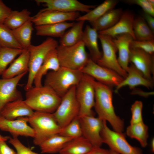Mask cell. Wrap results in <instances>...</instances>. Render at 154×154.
<instances>
[{
  "label": "cell",
  "instance_id": "cell-1",
  "mask_svg": "<svg viewBox=\"0 0 154 154\" xmlns=\"http://www.w3.org/2000/svg\"><path fill=\"white\" fill-rule=\"evenodd\" d=\"M94 108L98 117L108 121L116 131L123 133L124 130L123 120L116 114L113 104V91L111 87L95 80Z\"/></svg>",
  "mask_w": 154,
  "mask_h": 154
},
{
  "label": "cell",
  "instance_id": "cell-2",
  "mask_svg": "<svg viewBox=\"0 0 154 154\" xmlns=\"http://www.w3.org/2000/svg\"><path fill=\"white\" fill-rule=\"evenodd\" d=\"M61 98L50 87L45 85L32 87L26 91V103L35 111L53 114L56 110Z\"/></svg>",
  "mask_w": 154,
  "mask_h": 154
},
{
  "label": "cell",
  "instance_id": "cell-3",
  "mask_svg": "<svg viewBox=\"0 0 154 154\" xmlns=\"http://www.w3.org/2000/svg\"><path fill=\"white\" fill-rule=\"evenodd\" d=\"M25 118L34 132V144L39 146L46 139L56 134H59L62 128L53 114L34 112Z\"/></svg>",
  "mask_w": 154,
  "mask_h": 154
},
{
  "label": "cell",
  "instance_id": "cell-4",
  "mask_svg": "<svg viewBox=\"0 0 154 154\" xmlns=\"http://www.w3.org/2000/svg\"><path fill=\"white\" fill-rule=\"evenodd\" d=\"M83 75L81 71L60 67L46 74L44 85L50 87L62 98L72 87L78 84Z\"/></svg>",
  "mask_w": 154,
  "mask_h": 154
},
{
  "label": "cell",
  "instance_id": "cell-5",
  "mask_svg": "<svg viewBox=\"0 0 154 154\" xmlns=\"http://www.w3.org/2000/svg\"><path fill=\"white\" fill-rule=\"evenodd\" d=\"M56 49L60 67L81 71L90 58L82 41L70 46L58 45Z\"/></svg>",
  "mask_w": 154,
  "mask_h": 154
},
{
  "label": "cell",
  "instance_id": "cell-6",
  "mask_svg": "<svg viewBox=\"0 0 154 154\" xmlns=\"http://www.w3.org/2000/svg\"><path fill=\"white\" fill-rule=\"evenodd\" d=\"M58 45L56 40L48 38L40 44L37 46L32 45L29 48V74L25 87L26 91L32 87L35 77L48 53L51 50L56 48Z\"/></svg>",
  "mask_w": 154,
  "mask_h": 154
},
{
  "label": "cell",
  "instance_id": "cell-7",
  "mask_svg": "<svg viewBox=\"0 0 154 154\" xmlns=\"http://www.w3.org/2000/svg\"><path fill=\"white\" fill-rule=\"evenodd\" d=\"M92 77L83 74L78 84L76 86V95L80 106L78 116H94L92 110L95 104V90Z\"/></svg>",
  "mask_w": 154,
  "mask_h": 154
},
{
  "label": "cell",
  "instance_id": "cell-8",
  "mask_svg": "<svg viewBox=\"0 0 154 154\" xmlns=\"http://www.w3.org/2000/svg\"><path fill=\"white\" fill-rule=\"evenodd\" d=\"M76 88L75 86L72 87L61 98L60 104L53 113L62 128L79 116L80 108L76 97Z\"/></svg>",
  "mask_w": 154,
  "mask_h": 154
},
{
  "label": "cell",
  "instance_id": "cell-9",
  "mask_svg": "<svg viewBox=\"0 0 154 154\" xmlns=\"http://www.w3.org/2000/svg\"><path fill=\"white\" fill-rule=\"evenodd\" d=\"M100 135L103 143L106 144L110 149L119 154H143L141 149L129 144L123 133L110 129L106 121H104Z\"/></svg>",
  "mask_w": 154,
  "mask_h": 154
},
{
  "label": "cell",
  "instance_id": "cell-10",
  "mask_svg": "<svg viewBox=\"0 0 154 154\" xmlns=\"http://www.w3.org/2000/svg\"><path fill=\"white\" fill-rule=\"evenodd\" d=\"M98 38L101 44L103 54L96 63L101 66L114 71L124 78H125L127 74L118 62L116 55L117 50L113 38L110 36L98 33Z\"/></svg>",
  "mask_w": 154,
  "mask_h": 154
},
{
  "label": "cell",
  "instance_id": "cell-11",
  "mask_svg": "<svg viewBox=\"0 0 154 154\" xmlns=\"http://www.w3.org/2000/svg\"><path fill=\"white\" fill-rule=\"evenodd\" d=\"M81 71L83 74L88 75L97 81L111 88L117 86L124 79L114 71L99 65L91 58Z\"/></svg>",
  "mask_w": 154,
  "mask_h": 154
},
{
  "label": "cell",
  "instance_id": "cell-12",
  "mask_svg": "<svg viewBox=\"0 0 154 154\" xmlns=\"http://www.w3.org/2000/svg\"><path fill=\"white\" fill-rule=\"evenodd\" d=\"M79 117L82 136L93 147H101L103 143L100 133L103 126L104 121L94 116Z\"/></svg>",
  "mask_w": 154,
  "mask_h": 154
},
{
  "label": "cell",
  "instance_id": "cell-13",
  "mask_svg": "<svg viewBox=\"0 0 154 154\" xmlns=\"http://www.w3.org/2000/svg\"><path fill=\"white\" fill-rule=\"evenodd\" d=\"M80 16L79 12H64L44 8L33 17L32 21L37 26L76 20Z\"/></svg>",
  "mask_w": 154,
  "mask_h": 154
},
{
  "label": "cell",
  "instance_id": "cell-14",
  "mask_svg": "<svg viewBox=\"0 0 154 154\" xmlns=\"http://www.w3.org/2000/svg\"><path fill=\"white\" fill-rule=\"evenodd\" d=\"M129 62L132 64L146 79L153 81L154 57L139 49L130 48Z\"/></svg>",
  "mask_w": 154,
  "mask_h": 154
},
{
  "label": "cell",
  "instance_id": "cell-15",
  "mask_svg": "<svg viewBox=\"0 0 154 154\" xmlns=\"http://www.w3.org/2000/svg\"><path fill=\"white\" fill-rule=\"evenodd\" d=\"M38 4H42L46 9L55 10L64 12H82L86 13L95 5H88L77 0H36Z\"/></svg>",
  "mask_w": 154,
  "mask_h": 154
},
{
  "label": "cell",
  "instance_id": "cell-16",
  "mask_svg": "<svg viewBox=\"0 0 154 154\" xmlns=\"http://www.w3.org/2000/svg\"><path fill=\"white\" fill-rule=\"evenodd\" d=\"M27 73L11 78L0 79V113L8 103L23 99L22 94L17 87L21 79Z\"/></svg>",
  "mask_w": 154,
  "mask_h": 154
},
{
  "label": "cell",
  "instance_id": "cell-17",
  "mask_svg": "<svg viewBox=\"0 0 154 154\" xmlns=\"http://www.w3.org/2000/svg\"><path fill=\"white\" fill-rule=\"evenodd\" d=\"M27 123L25 117L9 120L0 116V129L9 133L13 137L22 136L33 138L34 130Z\"/></svg>",
  "mask_w": 154,
  "mask_h": 154
},
{
  "label": "cell",
  "instance_id": "cell-18",
  "mask_svg": "<svg viewBox=\"0 0 154 154\" xmlns=\"http://www.w3.org/2000/svg\"><path fill=\"white\" fill-rule=\"evenodd\" d=\"M127 77L116 87L114 92L117 93L123 87L128 86L133 89L139 85L145 86L148 89H152L154 86L153 81L150 80L145 77L142 73L131 63L127 70Z\"/></svg>",
  "mask_w": 154,
  "mask_h": 154
},
{
  "label": "cell",
  "instance_id": "cell-19",
  "mask_svg": "<svg viewBox=\"0 0 154 154\" xmlns=\"http://www.w3.org/2000/svg\"><path fill=\"white\" fill-rule=\"evenodd\" d=\"M135 17L133 14L129 11L123 12L119 21L113 27L107 30L98 32L114 38L121 34L128 33L135 40L133 28Z\"/></svg>",
  "mask_w": 154,
  "mask_h": 154
},
{
  "label": "cell",
  "instance_id": "cell-20",
  "mask_svg": "<svg viewBox=\"0 0 154 154\" xmlns=\"http://www.w3.org/2000/svg\"><path fill=\"white\" fill-rule=\"evenodd\" d=\"M23 99L18 100L8 103L3 108L0 116L9 120L20 117H29L34 112Z\"/></svg>",
  "mask_w": 154,
  "mask_h": 154
},
{
  "label": "cell",
  "instance_id": "cell-21",
  "mask_svg": "<svg viewBox=\"0 0 154 154\" xmlns=\"http://www.w3.org/2000/svg\"><path fill=\"white\" fill-rule=\"evenodd\" d=\"M133 40L132 37L128 33L118 35L113 38L118 52V57L117 58L118 62L121 67L126 72L129 63L130 45Z\"/></svg>",
  "mask_w": 154,
  "mask_h": 154
},
{
  "label": "cell",
  "instance_id": "cell-22",
  "mask_svg": "<svg viewBox=\"0 0 154 154\" xmlns=\"http://www.w3.org/2000/svg\"><path fill=\"white\" fill-rule=\"evenodd\" d=\"M29 49H23L22 52L11 63L2 75L3 79L13 78L29 71Z\"/></svg>",
  "mask_w": 154,
  "mask_h": 154
},
{
  "label": "cell",
  "instance_id": "cell-23",
  "mask_svg": "<svg viewBox=\"0 0 154 154\" xmlns=\"http://www.w3.org/2000/svg\"><path fill=\"white\" fill-rule=\"evenodd\" d=\"M98 38V31L90 26L87 25L83 31L81 41L89 50L91 58L96 63L102 55L99 48Z\"/></svg>",
  "mask_w": 154,
  "mask_h": 154
},
{
  "label": "cell",
  "instance_id": "cell-24",
  "mask_svg": "<svg viewBox=\"0 0 154 154\" xmlns=\"http://www.w3.org/2000/svg\"><path fill=\"white\" fill-rule=\"evenodd\" d=\"M56 48L50 51L46 56L35 77L33 83L35 86L38 87L42 86V77L46 74L48 71L51 70L56 71L60 67Z\"/></svg>",
  "mask_w": 154,
  "mask_h": 154
},
{
  "label": "cell",
  "instance_id": "cell-25",
  "mask_svg": "<svg viewBox=\"0 0 154 154\" xmlns=\"http://www.w3.org/2000/svg\"><path fill=\"white\" fill-rule=\"evenodd\" d=\"M123 12L121 8L113 9L95 21L90 23L92 27L98 32L104 31L114 26L119 20Z\"/></svg>",
  "mask_w": 154,
  "mask_h": 154
},
{
  "label": "cell",
  "instance_id": "cell-26",
  "mask_svg": "<svg viewBox=\"0 0 154 154\" xmlns=\"http://www.w3.org/2000/svg\"><path fill=\"white\" fill-rule=\"evenodd\" d=\"M73 139L57 134L45 140L39 146L43 153H59L66 144Z\"/></svg>",
  "mask_w": 154,
  "mask_h": 154
},
{
  "label": "cell",
  "instance_id": "cell-27",
  "mask_svg": "<svg viewBox=\"0 0 154 154\" xmlns=\"http://www.w3.org/2000/svg\"><path fill=\"white\" fill-rule=\"evenodd\" d=\"M74 22H65L49 25L35 26L36 34L38 36L61 37Z\"/></svg>",
  "mask_w": 154,
  "mask_h": 154
},
{
  "label": "cell",
  "instance_id": "cell-28",
  "mask_svg": "<svg viewBox=\"0 0 154 154\" xmlns=\"http://www.w3.org/2000/svg\"><path fill=\"white\" fill-rule=\"evenodd\" d=\"M93 146L82 136L74 138L69 141L59 152V154H85Z\"/></svg>",
  "mask_w": 154,
  "mask_h": 154
},
{
  "label": "cell",
  "instance_id": "cell-29",
  "mask_svg": "<svg viewBox=\"0 0 154 154\" xmlns=\"http://www.w3.org/2000/svg\"><path fill=\"white\" fill-rule=\"evenodd\" d=\"M85 21H77L60 38V45L66 46L74 45L81 41Z\"/></svg>",
  "mask_w": 154,
  "mask_h": 154
},
{
  "label": "cell",
  "instance_id": "cell-30",
  "mask_svg": "<svg viewBox=\"0 0 154 154\" xmlns=\"http://www.w3.org/2000/svg\"><path fill=\"white\" fill-rule=\"evenodd\" d=\"M118 2L117 0H106L86 14L80 16L76 21L93 22L109 11L114 9Z\"/></svg>",
  "mask_w": 154,
  "mask_h": 154
},
{
  "label": "cell",
  "instance_id": "cell-31",
  "mask_svg": "<svg viewBox=\"0 0 154 154\" xmlns=\"http://www.w3.org/2000/svg\"><path fill=\"white\" fill-rule=\"evenodd\" d=\"M33 23L29 21L19 27L12 30L17 42L23 49H28L32 46L31 39L33 30Z\"/></svg>",
  "mask_w": 154,
  "mask_h": 154
},
{
  "label": "cell",
  "instance_id": "cell-32",
  "mask_svg": "<svg viewBox=\"0 0 154 154\" xmlns=\"http://www.w3.org/2000/svg\"><path fill=\"white\" fill-rule=\"evenodd\" d=\"M126 134L129 137L137 140L142 147L147 145L148 127L143 121L130 124L126 128Z\"/></svg>",
  "mask_w": 154,
  "mask_h": 154
},
{
  "label": "cell",
  "instance_id": "cell-33",
  "mask_svg": "<svg viewBox=\"0 0 154 154\" xmlns=\"http://www.w3.org/2000/svg\"><path fill=\"white\" fill-rule=\"evenodd\" d=\"M133 28L135 40H154V33L150 29L143 17L139 16L134 18Z\"/></svg>",
  "mask_w": 154,
  "mask_h": 154
},
{
  "label": "cell",
  "instance_id": "cell-34",
  "mask_svg": "<svg viewBox=\"0 0 154 154\" xmlns=\"http://www.w3.org/2000/svg\"><path fill=\"white\" fill-rule=\"evenodd\" d=\"M31 14V12L27 9L20 11L12 10L3 24L11 30H14L31 20L33 17Z\"/></svg>",
  "mask_w": 154,
  "mask_h": 154
},
{
  "label": "cell",
  "instance_id": "cell-35",
  "mask_svg": "<svg viewBox=\"0 0 154 154\" xmlns=\"http://www.w3.org/2000/svg\"><path fill=\"white\" fill-rule=\"evenodd\" d=\"M0 47L23 49L15 39L11 30L0 23Z\"/></svg>",
  "mask_w": 154,
  "mask_h": 154
},
{
  "label": "cell",
  "instance_id": "cell-36",
  "mask_svg": "<svg viewBox=\"0 0 154 154\" xmlns=\"http://www.w3.org/2000/svg\"><path fill=\"white\" fill-rule=\"evenodd\" d=\"M23 49L0 47V76L16 57L20 54Z\"/></svg>",
  "mask_w": 154,
  "mask_h": 154
},
{
  "label": "cell",
  "instance_id": "cell-37",
  "mask_svg": "<svg viewBox=\"0 0 154 154\" xmlns=\"http://www.w3.org/2000/svg\"><path fill=\"white\" fill-rule=\"evenodd\" d=\"M59 134L73 138L82 136L79 117H76L67 125L62 128Z\"/></svg>",
  "mask_w": 154,
  "mask_h": 154
},
{
  "label": "cell",
  "instance_id": "cell-38",
  "mask_svg": "<svg viewBox=\"0 0 154 154\" xmlns=\"http://www.w3.org/2000/svg\"><path fill=\"white\" fill-rule=\"evenodd\" d=\"M130 48L141 49L151 54L154 55V40H133L130 43Z\"/></svg>",
  "mask_w": 154,
  "mask_h": 154
},
{
  "label": "cell",
  "instance_id": "cell-39",
  "mask_svg": "<svg viewBox=\"0 0 154 154\" xmlns=\"http://www.w3.org/2000/svg\"><path fill=\"white\" fill-rule=\"evenodd\" d=\"M142 102L140 101H135L132 105L131 108V117L130 124H132L143 121L142 110Z\"/></svg>",
  "mask_w": 154,
  "mask_h": 154
},
{
  "label": "cell",
  "instance_id": "cell-40",
  "mask_svg": "<svg viewBox=\"0 0 154 154\" xmlns=\"http://www.w3.org/2000/svg\"><path fill=\"white\" fill-rule=\"evenodd\" d=\"M8 141L16 150L17 154H40L33 151L24 145L18 137H10Z\"/></svg>",
  "mask_w": 154,
  "mask_h": 154
},
{
  "label": "cell",
  "instance_id": "cell-41",
  "mask_svg": "<svg viewBox=\"0 0 154 154\" xmlns=\"http://www.w3.org/2000/svg\"><path fill=\"white\" fill-rule=\"evenodd\" d=\"M124 1L128 4L138 5L142 9L144 12L154 17V7L148 0H127Z\"/></svg>",
  "mask_w": 154,
  "mask_h": 154
},
{
  "label": "cell",
  "instance_id": "cell-42",
  "mask_svg": "<svg viewBox=\"0 0 154 154\" xmlns=\"http://www.w3.org/2000/svg\"><path fill=\"white\" fill-rule=\"evenodd\" d=\"M12 10L0 0V23H4Z\"/></svg>",
  "mask_w": 154,
  "mask_h": 154
},
{
  "label": "cell",
  "instance_id": "cell-43",
  "mask_svg": "<svg viewBox=\"0 0 154 154\" xmlns=\"http://www.w3.org/2000/svg\"><path fill=\"white\" fill-rule=\"evenodd\" d=\"M6 141H0V154H17L16 151L10 147Z\"/></svg>",
  "mask_w": 154,
  "mask_h": 154
},
{
  "label": "cell",
  "instance_id": "cell-44",
  "mask_svg": "<svg viewBox=\"0 0 154 154\" xmlns=\"http://www.w3.org/2000/svg\"><path fill=\"white\" fill-rule=\"evenodd\" d=\"M143 17L150 29L154 33V17L144 12L143 14Z\"/></svg>",
  "mask_w": 154,
  "mask_h": 154
},
{
  "label": "cell",
  "instance_id": "cell-45",
  "mask_svg": "<svg viewBox=\"0 0 154 154\" xmlns=\"http://www.w3.org/2000/svg\"><path fill=\"white\" fill-rule=\"evenodd\" d=\"M109 150L99 147H93L92 149L85 154H109Z\"/></svg>",
  "mask_w": 154,
  "mask_h": 154
},
{
  "label": "cell",
  "instance_id": "cell-46",
  "mask_svg": "<svg viewBox=\"0 0 154 154\" xmlns=\"http://www.w3.org/2000/svg\"><path fill=\"white\" fill-rule=\"evenodd\" d=\"M9 137L8 136H3L0 134V141H6L8 140Z\"/></svg>",
  "mask_w": 154,
  "mask_h": 154
},
{
  "label": "cell",
  "instance_id": "cell-47",
  "mask_svg": "<svg viewBox=\"0 0 154 154\" xmlns=\"http://www.w3.org/2000/svg\"><path fill=\"white\" fill-rule=\"evenodd\" d=\"M151 151L152 153L154 152V139H152L151 143Z\"/></svg>",
  "mask_w": 154,
  "mask_h": 154
},
{
  "label": "cell",
  "instance_id": "cell-48",
  "mask_svg": "<svg viewBox=\"0 0 154 154\" xmlns=\"http://www.w3.org/2000/svg\"><path fill=\"white\" fill-rule=\"evenodd\" d=\"M109 154H119L117 152L110 149H109Z\"/></svg>",
  "mask_w": 154,
  "mask_h": 154
},
{
  "label": "cell",
  "instance_id": "cell-49",
  "mask_svg": "<svg viewBox=\"0 0 154 154\" xmlns=\"http://www.w3.org/2000/svg\"><path fill=\"white\" fill-rule=\"evenodd\" d=\"M150 4L154 7V1L153 0H148Z\"/></svg>",
  "mask_w": 154,
  "mask_h": 154
}]
</instances>
